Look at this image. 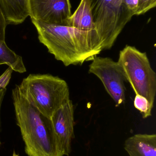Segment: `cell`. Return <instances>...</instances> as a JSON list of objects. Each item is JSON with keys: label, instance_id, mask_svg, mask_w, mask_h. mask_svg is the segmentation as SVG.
Segmentation results:
<instances>
[{"label": "cell", "instance_id": "obj_5", "mask_svg": "<svg viewBox=\"0 0 156 156\" xmlns=\"http://www.w3.org/2000/svg\"><path fill=\"white\" fill-rule=\"evenodd\" d=\"M118 63L136 95L146 98L154 107L156 94V74L145 52L126 45L119 54Z\"/></svg>", "mask_w": 156, "mask_h": 156}, {"label": "cell", "instance_id": "obj_9", "mask_svg": "<svg viewBox=\"0 0 156 156\" xmlns=\"http://www.w3.org/2000/svg\"><path fill=\"white\" fill-rule=\"evenodd\" d=\"M124 148L130 156H156V135H134L125 140Z\"/></svg>", "mask_w": 156, "mask_h": 156}, {"label": "cell", "instance_id": "obj_14", "mask_svg": "<svg viewBox=\"0 0 156 156\" xmlns=\"http://www.w3.org/2000/svg\"><path fill=\"white\" fill-rule=\"evenodd\" d=\"M156 5V0H139L138 9L136 15L143 14Z\"/></svg>", "mask_w": 156, "mask_h": 156}, {"label": "cell", "instance_id": "obj_6", "mask_svg": "<svg viewBox=\"0 0 156 156\" xmlns=\"http://www.w3.org/2000/svg\"><path fill=\"white\" fill-rule=\"evenodd\" d=\"M89 72L101 81L106 91L114 101L116 107L125 102V83L127 80L118 62L110 58L97 56L89 65Z\"/></svg>", "mask_w": 156, "mask_h": 156}, {"label": "cell", "instance_id": "obj_1", "mask_svg": "<svg viewBox=\"0 0 156 156\" xmlns=\"http://www.w3.org/2000/svg\"><path fill=\"white\" fill-rule=\"evenodd\" d=\"M40 43L64 66L82 65L103 51L99 35L68 25L52 24L32 19Z\"/></svg>", "mask_w": 156, "mask_h": 156}, {"label": "cell", "instance_id": "obj_2", "mask_svg": "<svg viewBox=\"0 0 156 156\" xmlns=\"http://www.w3.org/2000/svg\"><path fill=\"white\" fill-rule=\"evenodd\" d=\"M16 124L28 156H63L60 151L52 122L21 94L18 85L12 90Z\"/></svg>", "mask_w": 156, "mask_h": 156}, {"label": "cell", "instance_id": "obj_13", "mask_svg": "<svg viewBox=\"0 0 156 156\" xmlns=\"http://www.w3.org/2000/svg\"><path fill=\"white\" fill-rule=\"evenodd\" d=\"M134 105L136 109L142 114L144 119L152 115V110L153 107L148 100L142 95H136L134 101Z\"/></svg>", "mask_w": 156, "mask_h": 156}, {"label": "cell", "instance_id": "obj_16", "mask_svg": "<svg viewBox=\"0 0 156 156\" xmlns=\"http://www.w3.org/2000/svg\"><path fill=\"white\" fill-rule=\"evenodd\" d=\"M8 25L0 5V40L5 41V29Z\"/></svg>", "mask_w": 156, "mask_h": 156}, {"label": "cell", "instance_id": "obj_8", "mask_svg": "<svg viewBox=\"0 0 156 156\" xmlns=\"http://www.w3.org/2000/svg\"><path fill=\"white\" fill-rule=\"evenodd\" d=\"M74 105L70 100L53 113L50 119L60 151L63 156L71 153L74 133Z\"/></svg>", "mask_w": 156, "mask_h": 156}, {"label": "cell", "instance_id": "obj_7", "mask_svg": "<svg viewBox=\"0 0 156 156\" xmlns=\"http://www.w3.org/2000/svg\"><path fill=\"white\" fill-rule=\"evenodd\" d=\"M31 20L52 24L67 25L71 16L70 0H28Z\"/></svg>", "mask_w": 156, "mask_h": 156}, {"label": "cell", "instance_id": "obj_17", "mask_svg": "<svg viewBox=\"0 0 156 156\" xmlns=\"http://www.w3.org/2000/svg\"><path fill=\"white\" fill-rule=\"evenodd\" d=\"M139 0H124V2L133 16L136 15Z\"/></svg>", "mask_w": 156, "mask_h": 156}, {"label": "cell", "instance_id": "obj_11", "mask_svg": "<svg viewBox=\"0 0 156 156\" xmlns=\"http://www.w3.org/2000/svg\"><path fill=\"white\" fill-rule=\"evenodd\" d=\"M67 25L98 34L93 21L88 0H81L77 10L68 20Z\"/></svg>", "mask_w": 156, "mask_h": 156}, {"label": "cell", "instance_id": "obj_4", "mask_svg": "<svg viewBox=\"0 0 156 156\" xmlns=\"http://www.w3.org/2000/svg\"><path fill=\"white\" fill-rule=\"evenodd\" d=\"M93 21L103 50L112 47L132 15L124 0H88Z\"/></svg>", "mask_w": 156, "mask_h": 156}, {"label": "cell", "instance_id": "obj_15", "mask_svg": "<svg viewBox=\"0 0 156 156\" xmlns=\"http://www.w3.org/2000/svg\"><path fill=\"white\" fill-rule=\"evenodd\" d=\"M13 71L12 68L9 67L0 76V88H5L8 85Z\"/></svg>", "mask_w": 156, "mask_h": 156}, {"label": "cell", "instance_id": "obj_3", "mask_svg": "<svg viewBox=\"0 0 156 156\" xmlns=\"http://www.w3.org/2000/svg\"><path fill=\"white\" fill-rule=\"evenodd\" d=\"M18 87L23 96L33 106L50 118L70 100L67 82L49 74H30L23 79Z\"/></svg>", "mask_w": 156, "mask_h": 156}, {"label": "cell", "instance_id": "obj_19", "mask_svg": "<svg viewBox=\"0 0 156 156\" xmlns=\"http://www.w3.org/2000/svg\"><path fill=\"white\" fill-rule=\"evenodd\" d=\"M13 156H18L17 155V154H16L15 152H14L13 153Z\"/></svg>", "mask_w": 156, "mask_h": 156}, {"label": "cell", "instance_id": "obj_18", "mask_svg": "<svg viewBox=\"0 0 156 156\" xmlns=\"http://www.w3.org/2000/svg\"><path fill=\"white\" fill-rule=\"evenodd\" d=\"M6 92V88H0V132H1V107H2V103L3 100L4 98L5 94ZM1 145V142L0 141V146Z\"/></svg>", "mask_w": 156, "mask_h": 156}, {"label": "cell", "instance_id": "obj_12", "mask_svg": "<svg viewBox=\"0 0 156 156\" xmlns=\"http://www.w3.org/2000/svg\"><path fill=\"white\" fill-rule=\"evenodd\" d=\"M7 65L13 71L19 73L26 72L22 57L10 49L5 41L0 40V65Z\"/></svg>", "mask_w": 156, "mask_h": 156}, {"label": "cell", "instance_id": "obj_10", "mask_svg": "<svg viewBox=\"0 0 156 156\" xmlns=\"http://www.w3.org/2000/svg\"><path fill=\"white\" fill-rule=\"evenodd\" d=\"M0 5L8 25H18L29 16L28 0H0Z\"/></svg>", "mask_w": 156, "mask_h": 156}]
</instances>
